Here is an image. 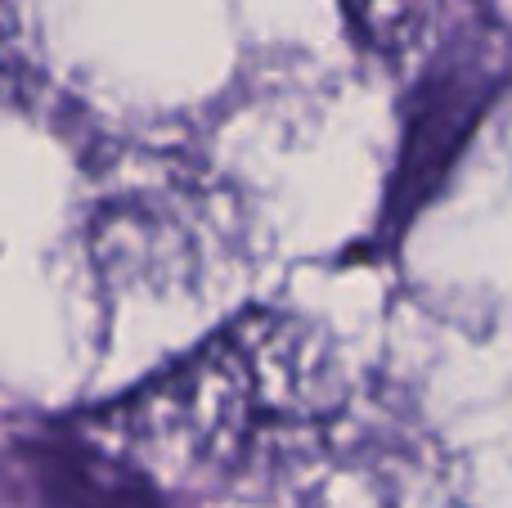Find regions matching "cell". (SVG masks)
<instances>
[{
  "label": "cell",
  "instance_id": "cell-1",
  "mask_svg": "<svg viewBox=\"0 0 512 508\" xmlns=\"http://www.w3.org/2000/svg\"><path fill=\"white\" fill-rule=\"evenodd\" d=\"M508 81L504 41L490 27H463L436 50L432 68L414 86L405 104V135L400 158L391 171V194L382 207L387 234H400L418 216V207L441 189L445 171L454 167L459 149L477 122L486 117L490 99Z\"/></svg>",
  "mask_w": 512,
  "mask_h": 508
},
{
  "label": "cell",
  "instance_id": "cell-2",
  "mask_svg": "<svg viewBox=\"0 0 512 508\" xmlns=\"http://www.w3.org/2000/svg\"><path fill=\"white\" fill-rule=\"evenodd\" d=\"M27 473L45 508H171L144 468H122L81 441H32Z\"/></svg>",
  "mask_w": 512,
  "mask_h": 508
},
{
  "label": "cell",
  "instance_id": "cell-3",
  "mask_svg": "<svg viewBox=\"0 0 512 508\" xmlns=\"http://www.w3.org/2000/svg\"><path fill=\"white\" fill-rule=\"evenodd\" d=\"M351 36L378 59H405L423 41L436 0H337Z\"/></svg>",
  "mask_w": 512,
  "mask_h": 508
}]
</instances>
